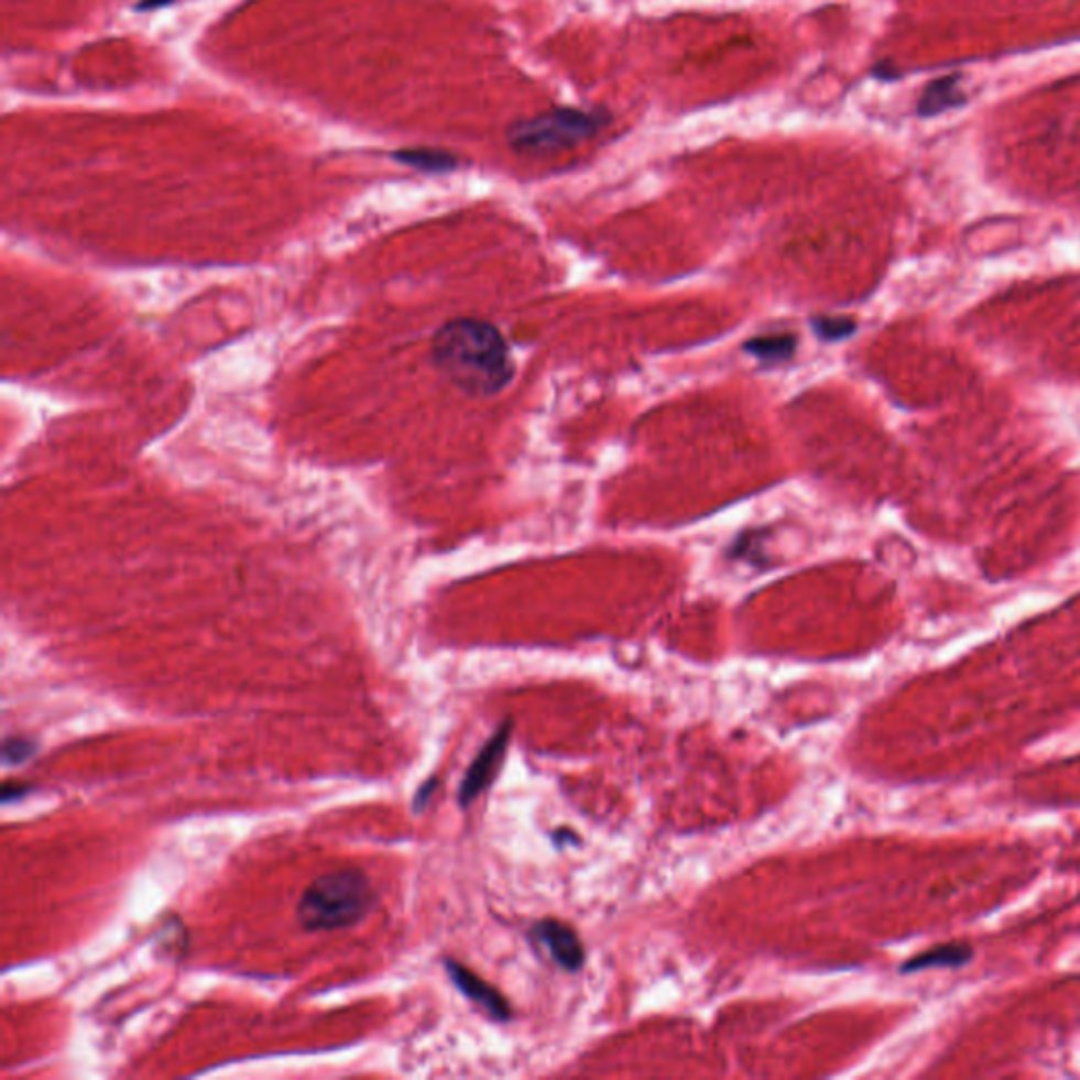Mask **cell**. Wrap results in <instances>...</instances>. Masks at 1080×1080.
<instances>
[{"label":"cell","instance_id":"1","mask_svg":"<svg viewBox=\"0 0 1080 1080\" xmlns=\"http://www.w3.org/2000/svg\"><path fill=\"white\" fill-rule=\"evenodd\" d=\"M435 368L473 397L501 393L513 378V361L501 331L479 319H454L430 345Z\"/></svg>","mask_w":1080,"mask_h":1080},{"label":"cell","instance_id":"2","mask_svg":"<svg viewBox=\"0 0 1080 1080\" xmlns=\"http://www.w3.org/2000/svg\"><path fill=\"white\" fill-rule=\"evenodd\" d=\"M377 904L370 879L359 870H338L313 880L298 899L296 918L302 929H349L359 925Z\"/></svg>","mask_w":1080,"mask_h":1080},{"label":"cell","instance_id":"3","mask_svg":"<svg viewBox=\"0 0 1080 1080\" xmlns=\"http://www.w3.org/2000/svg\"><path fill=\"white\" fill-rule=\"evenodd\" d=\"M610 121L602 110L552 108L509 127V144L520 152H555L572 149L593 138Z\"/></svg>","mask_w":1080,"mask_h":1080},{"label":"cell","instance_id":"4","mask_svg":"<svg viewBox=\"0 0 1080 1080\" xmlns=\"http://www.w3.org/2000/svg\"><path fill=\"white\" fill-rule=\"evenodd\" d=\"M509 737H511V722H504L503 727L492 734V739L476 755V760L471 762V766L462 779V785L458 789L460 806L476 803L479 794H483V789L494 781L497 771L501 768L506 745H509Z\"/></svg>","mask_w":1080,"mask_h":1080},{"label":"cell","instance_id":"5","mask_svg":"<svg viewBox=\"0 0 1080 1080\" xmlns=\"http://www.w3.org/2000/svg\"><path fill=\"white\" fill-rule=\"evenodd\" d=\"M446 971H448L450 980L454 981V985L467 999H471L479 1006H483L494 1019H499V1022L511 1019V1006L504 1001L503 994L499 990H494L490 983H486L473 971H469L467 967H462L460 962H454V960H446Z\"/></svg>","mask_w":1080,"mask_h":1080},{"label":"cell","instance_id":"6","mask_svg":"<svg viewBox=\"0 0 1080 1080\" xmlns=\"http://www.w3.org/2000/svg\"><path fill=\"white\" fill-rule=\"evenodd\" d=\"M534 935L545 943L553 960L564 967L566 971H578L585 962V950L578 939L577 932L557 923V920H543L534 927Z\"/></svg>","mask_w":1080,"mask_h":1080},{"label":"cell","instance_id":"7","mask_svg":"<svg viewBox=\"0 0 1080 1080\" xmlns=\"http://www.w3.org/2000/svg\"><path fill=\"white\" fill-rule=\"evenodd\" d=\"M960 76H941L937 80H932L929 87L925 89V94L920 96L918 100V114L929 119V117H937L946 110H952V108H958L964 103V94L960 91V85H958Z\"/></svg>","mask_w":1080,"mask_h":1080},{"label":"cell","instance_id":"8","mask_svg":"<svg viewBox=\"0 0 1080 1080\" xmlns=\"http://www.w3.org/2000/svg\"><path fill=\"white\" fill-rule=\"evenodd\" d=\"M973 958V950L967 946H946V948H935L930 952L916 956L907 960L902 971H925V969H943V967H962Z\"/></svg>","mask_w":1080,"mask_h":1080},{"label":"cell","instance_id":"9","mask_svg":"<svg viewBox=\"0 0 1080 1080\" xmlns=\"http://www.w3.org/2000/svg\"><path fill=\"white\" fill-rule=\"evenodd\" d=\"M395 159L402 161L410 167L423 170V172H450L458 161L450 152L435 151V149H407V151L395 152Z\"/></svg>","mask_w":1080,"mask_h":1080},{"label":"cell","instance_id":"10","mask_svg":"<svg viewBox=\"0 0 1080 1080\" xmlns=\"http://www.w3.org/2000/svg\"><path fill=\"white\" fill-rule=\"evenodd\" d=\"M36 754V743L28 737H7L2 741V762L4 766L22 764L28 757Z\"/></svg>","mask_w":1080,"mask_h":1080},{"label":"cell","instance_id":"11","mask_svg":"<svg viewBox=\"0 0 1080 1080\" xmlns=\"http://www.w3.org/2000/svg\"><path fill=\"white\" fill-rule=\"evenodd\" d=\"M789 349H792V340H787V338H777V340L766 338L762 342H754L752 345V351L760 352L762 357H771L775 351L779 352L781 357H783Z\"/></svg>","mask_w":1080,"mask_h":1080},{"label":"cell","instance_id":"12","mask_svg":"<svg viewBox=\"0 0 1080 1080\" xmlns=\"http://www.w3.org/2000/svg\"><path fill=\"white\" fill-rule=\"evenodd\" d=\"M30 792H32V785L15 783V781H7V783L2 785V789H0V794H2V805H11V803H15V800H20V798L28 796Z\"/></svg>","mask_w":1080,"mask_h":1080},{"label":"cell","instance_id":"13","mask_svg":"<svg viewBox=\"0 0 1080 1080\" xmlns=\"http://www.w3.org/2000/svg\"><path fill=\"white\" fill-rule=\"evenodd\" d=\"M435 787H437V779H428L427 783H425V787H421V789H418V794H416V798H414V810H416V812H421V810L427 806L428 798H430V794H433V789H435Z\"/></svg>","mask_w":1080,"mask_h":1080},{"label":"cell","instance_id":"14","mask_svg":"<svg viewBox=\"0 0 1080 1080\" xmlns=\"http://www.w3.org/2000/svg\"><path fill=\"white\" fill-rule=\"evenodd\" d=\"M172 0H142L140 2V9H156V7H163V4H170Z\"/></svg>","mask_w":1080,"mask_h":1080}]
</instances>
